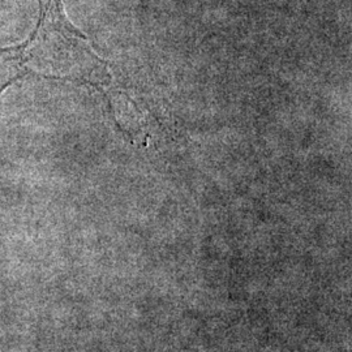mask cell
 <instances>
[{
	"label": "cell",
	"mask_w": 352,
	"mask_h": 352,
	"mask_svg": "<svg viewBox=\"0 0 352 352\" xmlns=\"http://www.w3.org/2000/svg\"><path fill=\"white\" fill-rule=\"evenodd\" d=\"M88 37L68 20L62 0H39V19L33 34L24 42L0 49V62L10 68L7 84L34 74L39 62H46L56 45L80 47Z\"/></svg>",
	"instance_id": "6da1fadb"
}]
</instances>
